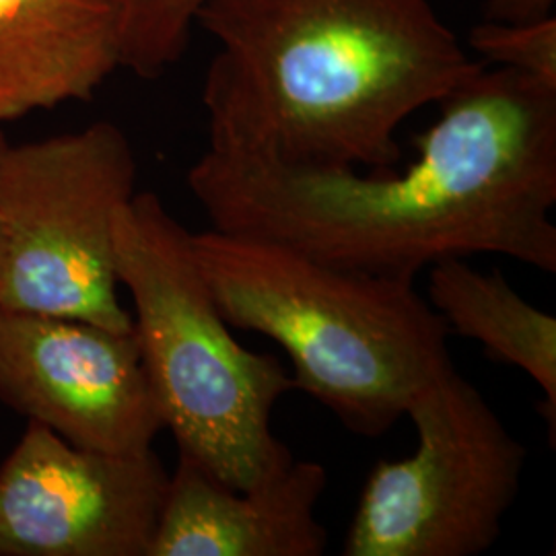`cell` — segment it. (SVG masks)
<instances>
[{
  "mask_svg": "<svg viewBox=\"0 0 556 556\" xmlns=\"http://www.w3.org/2000/svg\"><path fill=\"white\" fill-rule=\"evenodd\" d=\"M406 169H293L206 151L188 188L213 229L415 278L441 260L507 256L556 273V85L484 64L439 103Z\"/></svg>",
  "mask_w": 556,
  "mask_h": 556,
  "instance_id": "1",
  "label": "cell"
},
{
  "mask_svg": "<svg viewBox=\"0 0 556 556\" xmlns=\"http://www.w3.org/2000/svg\"><path fill=\"white\" fill-rule=\"evenodd\" d=\"M208 149L293 169L390 172L400 126L484 62L431 0H208Z\"/></svg>",
  "mask_w": 556,
  "mask_h": 556,
  "instance_id": "2",
  "label": "cell"
},
{
  "mask_svg": "<svg viewBox=\"0 0 556 556\" xmlns=\"http://www.w3.org/2000/svg\"><path fill=\"white\" fill-rule=\"evenodd\" d=\"M192 248L225 321L280 344L293 390L355 435H386L418 388L454 367L450 330L415 280L219 229L192 233Z\"/></svg>",
  "mask_w": 556,
  "mask_h": 556,
  "instance_id": "3",
  "label": "cell"
},
{
  "mask_svg": "<svg viewBox=\"0 0 556 556\" xmlns=\"http://www.w3.org/2000/svg\"><path fill=\"white\" fill-rule=\"evenodd\" d=\"M114 268L135 303V332L165 429L179 454L223 484L248 491L295 457L273 431L293 390L282 361L254 353L225 321L188 231L153 192L114 219Z\"/></svg>",
  "mask_w": 556,
  "mask_h": 556,
  "instance_id": "4",
  "label": "cell"
},
{
  "mask_svg": "<svg viewBox=\"0 0 556 556\" xmlns=\"http://www.w3.org/2000/svg\"><path fill=\"white\" fill-rule=\"evenodd\" d=\"M139 163L112 122L0 149V309L132 330L118 298L114 219Z\"/></svg>",
  "mask_w": 556,
  "mask_h": 556,
  "instance_id": "5",
  "label": "cell"
},
{
  "mask_svg": "<svg viewBox=\"0 0 556 556\" xmlns=\"http://www.w3.org/2000/svg\"><path fill=\"white\" fill-rule=\"evenodd\" d=\"M417 447L381 459L358 497L344 556H477L495 546L528 450L456 365L408 400Z\"/></svg>",
  "mask_w": 556,
  "mask_h": 556,
  "instance_id": "6",
  "label": "cell"
},
{
  "mask_svg": "<svg viewBox=\"0 0 556 556\" xmlns=\"http://www.w3.org/2000/svg\"><path fill=\"white\" fill-rule=\"evenodd\" d=\"M167 482L153 450H85L31 420L0 466V556H149Z\"/></svg>",
  "mask_w": 556,
  "mask_h": 556,
  "instance_id": "7",
  "label": "cell"
},
{
  "mask_svg": "<svg viewBox=\"0 0 556 556\" xmlns=\"http://www.w3.org/2000/svg\"><path fill=\"white\" fill-rule=\"evenodd\" d=\"M0 400L105 454L151 452L165 429L135 328L0 309Z\"/></svg>",
  "mask_w": 556,
  "mask_h": 556,
  "instance_id": "8",
  "label": "cell"
},
{
  "mask_svg": "<svg viewBox=\"0 0 556 556\" xmlns=\"http://www.w3.org/2000/svg\"><path fill=\"white\" fill-rule=\"evenodd\" d=\"M326 486L314 459L238 491L179 454L149 556H321L328 530L316 509Z\"/></svg>",
  "mask_w": 556,
  "mask_h": 556,
  "instance_id": "9",
  "label": "cell"
},
{
  "mask_svg": "<svg viewBox=\"0 0 556 556\" xmlns=\"http://www.w3.org/2000/svg\"><path fill=\"white\" fill-rule=\"evenodd\" d=\"M119 52V0H0V122L91 100Z\"/></svg>",
  "mask_w": 556,
  "mask_h": 556,
  "instance_id": "10",
  "label": "cell"
},
{
  "mask_svg": "<svg viewBox=\"0 0 556 556\" xmlns=\"http://www.w3.org/2000/svg\"><path fill=\"white\" fill-rule=\"evenodd\" d=\"M427 301L450 334L478 342L493 361L534 379L542 417L556 431V318L521 298L501 270L480 273L466 258L429 266Z\"/></svg>",
  "mask_w": 556,
  "mask_h": 556,
  "instance_id": "11",
  "label": "cell"
},
{
  "mask_svg": "<svg viewBox=\"0 0 556 556\" xmlns=\"http://www.w3.org/2000/svg\"><path fill=\"white\" fill-rule=\"evenodd\" d=\"M208 0H119L122 68L160 79L186 54L200 9Z\"/></svg>",
  "mask_w": 556,
  "mask_h": 556,
  "instance_id": "12",
  "label": "cell"
},
{
  "mask_svg": "<svg viewBox=\"0 0 556 556\" xmlns=\"http://www.w3.org/2000/svg\"><path fill=\"white\" fill-rule=\"evenodd\" d=\"M468 46L484 64L556 85V17L536 23L482 20L468 34Z\"/></svg>",
  "mask_w": 556,
  "mask_h": 556,
  "instance_id": "13",
  "label": "cell"
},
{
  "mask_svg": "<svg viewBox=\"0 0 556 556\" xmlns=\"http://www.w3.org/2000/svg\"><path fill=\"white\" fill-rule=\"evenodd\" d=\"M556 0H486L484 17L497 23H536L555 17Z\"/></svg>",
  "mask_w": 556,
  "mask_h": 556,
  "instance_id": "14",
  "label": "cell"
},
{
  "mask_svg": "<svg viewBox=\"0 0 556 556\" xmlns=\"http://www.w3.org/2000/svg\"><path fill=\"white\" fill-rule=\"evenodd\" d=\"M7 144V140H4V137H2V132H0V149Z\"/></svg>",
  "mask_w": 556,
  "mask_h": 556,
  "instance_id": "15",
  "label": "cell"
}]
</instances>
